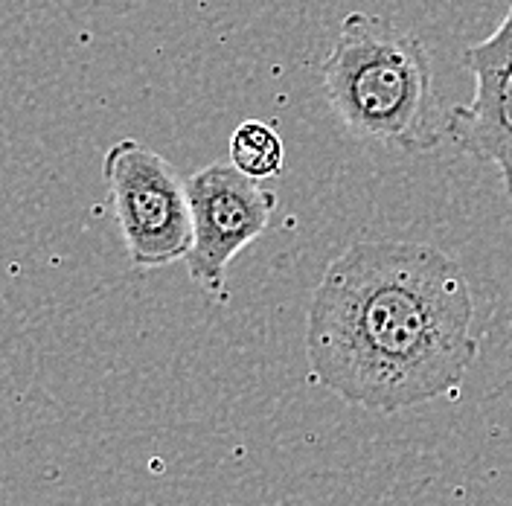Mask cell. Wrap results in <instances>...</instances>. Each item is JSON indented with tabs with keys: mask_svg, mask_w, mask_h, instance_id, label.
Segmentation results:
<instances>
[{
	"mask_svg": "<svg viewBox=\"0 0 512 506\" xmlns=\"http://www.w3.org/2000/svg\"><path fill=\"white\" fill-rule=\"evenodd\" d=\"M230 163L248 178H277L286 163V146L280 134L262 120H245L230 134Z\"/></svg>",
	"mask_w": 512,
	"mask_h": 506,
	"instance_id": "6",
	"label": "cell"
},
{
	"mask_svg": "<svg viewBox=\"0 0 512 506\" xmlns=\"http://www.w3.org/2000/svg\"><path fill=\"white\" fill-rule=\"evenodd\" d=\"M463 67L475 76V96L448 108L446 137L463 155L498 166L512 198V6L498 30L463 53Z\"/></svg>",
	"mask_w": 512,
	"mask_h": 506,
	"instance_id": "5",
	"label": "cell"
},
{
	"mask_svg": "<svg viewBox=\"0 0 512 506\" xmlns=\"http://www.w3.org/2000/svg\"><path fill=\"white\" fill-rule=\"evenodd\" d=\"M332 114L352 137L408 155L446 140L434 67L414 32L370 12H350L320 67Z\"/></svg>",
	"mask_w": 512,
	"mask_h": 506,
	"instance_id": "2",
	"label": "cell"
},
{
	"mask_svg": "<svg viewBox=\"0 0 512 506\" xmlns=\"http://www.w3.org/2000/svg\"><path fill=\"white\" fill-rule=\"evenodd\" d=\"M117 230L131 268L158 271L192 248V210L181 172L140 140H117L102 158Z\"/></svg>",
	"mask_w": 512,
	"mask_h": 506,
	"instance_id": "3",
	"label": "cell"
},
{
	"mask_svg": "<svg viewBox=\"0 0 512 506\" xmlns=\"http://www.w3.org/2000/svg\"><path fill=\"white\" fill-rule=\"evenodd\" d=\"M460 265L419 242H355L309 303L306 355L320 387L347 405L396 413L460 390L478 338Z\"/></svg>",
	"mask_w": 512,
	"mask_h": 506,
	"instance_id": "1",
	"label": "cell"
},
{
	"mask_svg": "<svg viewBox=\"0 0 512 506\" xmlns=\"http://www.w3.org/2000/svg\"><path fill=\"white\" fill-rule=\"evenodd\" d=\"M192 210V248L187 253L190 280L207 297H227L230 262L268 230L277 210V192L248 178L230 160L210 163L187 178Z\"/></svg>",
	"mask_w": 512,
	"mask_h": 506,
	"instance_id": "4",
	"label": "cell"
}]
</instances>
